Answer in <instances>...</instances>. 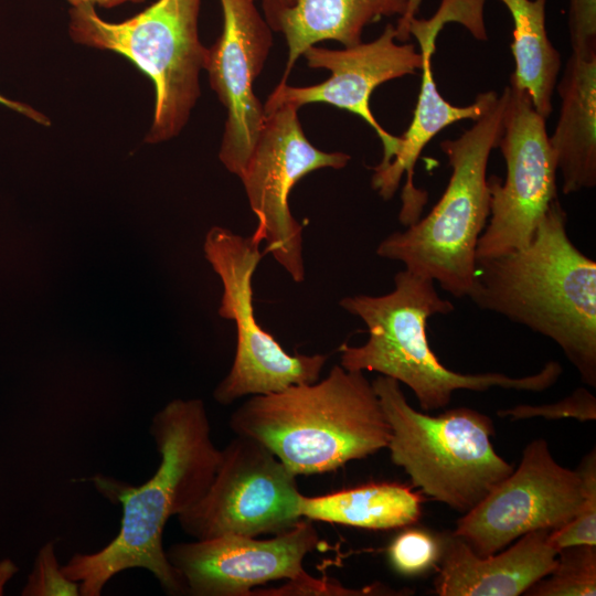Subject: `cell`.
Instances as JSON below:
<instances>
[{
	"label": "cell",
	"instance_id": "1",
	"mask_svg": "<svg viewBox=\"0 0 596 596\" xmlns=\"http://www.w3.org/2000/svg\"><path fill=\"white\" fill-rule=\"evenodd\" d=\"M150 434L160 454L153 476L139 486L111 477L91 478L98 492L123 507L118 534L102 550L76 553L62 565L79 583V595L99 596L105 585L129 568L149 571L163 590L188 594L162 545L166 523L194 505L207 491L216 472L221 449L211 438L202 400H173L151 421Z\"/></svg>",
	"mask_w": 596,
	"mask_h": 596
},
{
	"label": "cell",
	"instance_id": "2",
	"mask_svg": "<svg viewBox=\"0 0 596 596\" xmlns=\"http://www.w3.org/2000/svg\"><path fill=\"white\" fill-rule=\"evenodd\" d=\"M567 215L554 199L528 245L476 259L468 298L556 343L596 386V262L567 233Z\"/></svg>",
	"mask_w": 596,
	"mask_h": 596
},
{
	"label": "cell",
	"instance_id": "3",
	"mask_svg": "<svg viewBox=\"0 0 596 596\" xmlns=\"http://www.w3.org/2000/svg\"><path fill=\"white\" fill-rule=\"evenodd\" d=\"M295 476L336 470L387 448L391 427L362 371L334 365L321 381L253 395L231 416Z\"/></svg>",
	"mask_w": 596,
	"mask_h": 596
},
{
	"label": "cell",
	"instance_id": "4",
	"mask_svg": "<svg viewBox=\"0 0 596 596\" xmlns=\"http://www.w3.org/2000/svg\"><path fill=\"white\" fill-rule=\"evenodd\" d=\"M339 304L365 323L369 334L362 345L340 347V365L350 371L379 372L405 384L426 412L447 406L458 390L542 392L563 371L555 361L526 376L497 372L464 374L447 369L429 347L426 328L428 318L448 315L455 306L439 296L435 281L407 269L394 276V288L389 294L348 296Z\"/></svg>",
	"mask_w": 596,
	"mask_h": 596
},
{
	"label": "cell",
	"instance_id": "5",
	"mask_svg": "<svg viewBox=\"0 0 596 596\" xmlns=\"http://www.w3.org/2000/svg\"><path fill=\"white\" fill-rule=\"evenodd\" d=\"M509 93L504 87L470 129L440 143L451 168L441 198L425 217L376 248L377 256L403 263L455 298L467 297L473 283L477 243L490 216L487 167L503 131Z\"/></svg>",
	"mask_w": 596,
	"mask_h": 596
},
{
	"label": "cell",
	"instance_id": "6",
	"mask_svg": "<svg viewBox=\"0 0 596 596\" xmlns=\"http://www.w3.org/2000/svg\"><path fill=\"white\" fill-rule=\"evenodd\" d=\"M372 385L391 427V459L424 494L465 513L513 471L491 444L488 415L455 407L432 416L408 404L396 380L380 374Z\"/></svg>",
	"mask_w": 596,
	"mask_h": 596
},
{
	"label": "cell",
	"instance_id": "7",
	"mask_svg": "<svg viewBox=\"0 0 596 596\" xmlns=\"http://www.w3.org/2000/svg\"><path fill=\"white\" fill-rule=\"evenodd\" d=\"M200 4L201 0H158L119 23L99 18L92 4L70 11L74 42L121 54L151 78L156 99L149 143L178 136L200 96L199 74L207 52L198 33Z\"/></svg>",
	"mask_w": 596,
	"mask_h": 596
},
{
	"label": "cell",
	"instance_id": "8",
	"mask_svg": "<svg viewBox=\"0 0 596 596\" xmlns=\"http://www.w3.org/2000/svg\"><path fill=\"white\" fill-rule=\"evenodd\" d=\"M253 233L242 236L213 226L205 236L204 253L221 278L223 295L220 317L236 328V350L232 368L214 391L222 405L246 395L269 394L291 385L319 380L326 354H289L257 322L253 304V276L265 252Z\"/></svg>",
	"mask_w": 596,
	"mask_h": 596
},
{
	"label": "cell",
	"instance_id": "9",
	"mask_svg": "<svg viewBox=\"0 0 596 596\" xmlns=\"http://www.w3.org/2000/svg\"><path fill=\"white\" fill-rule=\"evenodd\" d=\"M298 109L292 104L264 105L260 132L238 177L257 217L254 233L265 242V254H270L295 283L305 279V265L302 225L290 211V192L308 173L341 169L350 160L347 153L316 148L302 131Z\"/></svg>",
	"mask_w": 596,
	"mask_h": 596
},
{
	"label": "cell",
	"instance_id": "10",
	"mask_svg": "<svg viewBox=\"0 0 596 596\" xmlns=\"http://www.w3.org/2000/svg\"><path fill=\"white\" fill-rule=\"evenodd\" d=\"M318 544L312 520L301 518L269 540L224 534L173 544L166 555L194 596H248L253 587L277 579L290 581L279 593L361 595L305 572L304 558Z\"/></svg>",
	"mask_w": 596,
	"mask_h": 596
},
{
	"label": "cell",
	"instance_id": "11",
	"mask_svg": "<svg viewBox=\"0 0 596 596\" xmlns=\"http://www.w3.org/2000/svg\"><path fill=\"white\" fill-rule=\"evenodd\" d=\"M296 477L256 439L236 435L225 448L207 491L177 515L195 540L224 534H278L300 519Z\"/></svg>",
	"mask_w": 596,
	"mask_h": 596
},
{
	"label": "cell",
	"instance_id": "12",
	"mask_svg": "<svg viewBox=\"0 0 596 596\" xmlns=\"http://www.w3.org/2000/svg\"><path fill=\"white\" fill-rule=\"evenodd\" d=\"M503 131L498 143L507 166L503 183L488 178L490 216L479 237L476 257L501 255L529 244L557 198L556 161L545 118L525 89L510 81Z\"/></svg>",
	"mask_w": 596,
	"mask_h": 596
},
{
	"label": "cell",
	"instance_id": "13",
	"mask_svg": "<svg viewBox=\"0 0 596 596\" xmlns=\"http://www.w3.org/2000/svg\"><path fill=\"white\" fill-rule=\"evenodd\" d=\"M584 498L578 471L561 466L546 440L524 448L517 469L464 513L453 532L472 551L498 553L535 530H555L577 512Z\"/></svg>",
	"mask_w": 596,
	"mask_h": 596
},
{
	"label": "cell",
	"instance_id": "14",
	"mask_svg": "<svg viewBox=\"0 0 596 596\" xmlns=\"http://www.w3.org/2000/svg\"><path fill=\"white\" fill-rule=\"evenodd\" d=\"M221 4L223 31L207 49L204 70L227 114L219 158L240 177L265 119L253 84L264 68L273 36L254 0H221Z\"/></svg>",
	"mask_w": 596,
	"mask_h": 596
},
{
	"label": "cell",
	"instance_id": "15",
	"mask_svg": "<svg viewBox=\"0 0 596 596\" xmlns=\"http://www.w3.org/2000/svg\"><path fill=\"white\" fill-rule=\"evenodd\" d=\"M395 26L389 23L372 42L342 50L310 46L304 52L312 68H326L330 76L322 83L295 87L280 81L265 105L292 104L300 108L310 103H324L360 116L374 129L383 145V168L394 158L401 138L387 132L370 108L373 91L385 82L412 75L422 68L423 57L414 44H397Z\"/></svg>",
	"mask_w": 596,
	"mask_h": 596
},
{
	"label": "cell",
	"instance_id": "16",
	"mask_svg": "<svg viewBox=\"0 0 596 596\" xmlns=\"http://www.w3.org/2000/svg\"><path fill=\"white\" fill-rule=\"evenodd\" d=\"M551 530L529 532L499 554L480 556L459 536L441 540L434 590L439 596H518L546 576L557 557Z\"/></svg>",
	"mask_w": 596,
	"mask_h": 596
},
{
	"label": "cell",
	"instance_id": "17",
	"mask_svg": "<svg viewBox=\"0 0 596 596\" xmlns=\"http://www.w3.org/2000/svg\"><path fill=\"white\" fill-rule=\"evenodd\" d=\"M422 84L414 116L408 129L401 136V143L392 161L383 168H373V189L384 199L395 194L402 178L406 181L402 190V207L398 220L409 226L421 219L427 202V193L414 184V168L426 145L447 126L465 120L480 118L498 98L494 91L477 95L468 106H454L438 92L432 68L435 43L421 42Z\"/></svg>",
	"mask_w": 596,
	"mask_h": 596
},
{
	"label": "cell",
	"instance_id": "18",
	"mask_svg": "<svg viewBox=\"0 0 596 596\" xmlns=\"http://www.w3.org/2000/svg\"><path fill=\"white\" fill-rule=\"evenodd\" d=\"M408 0H297L291 7L264 2L266 22L281 32L288 46L283 77L286 82L296 61L316 43L327 40L344 47L361 43L366 25L383 17H402Z\"/></svg>",
	"mask_w": 596,
	"mask_h": 596
},
{
	"label": "cell",
	"instance_id": "19",
	"mask_svg": "<svg viewBox=\"0 0 596 596\" xmlns=\"http://www.w3.org/2000/svg\"><path fill=\"white\" fill-rule=\"evenodd\" d=\"M557 91L561 110L550 145L562 191L571 194L596 185V56L572 54Z\"/></svg>",
	"mask_w": 596,
	"mask_h": 596
},
{
	"label": "cell",
	"instance_id": "20",
	"mask_svg": "<svg viewBox=\"0 0 596 596\" xmlns=\"http://www.w3.org/2000/svg\"><path fill=\"white\" fill-rule=\"evenodd\" d=\"M422 502L407 486L372 482L320 497L300 494L299 514L312 521L389 530L416 523Z\"/></svg>",
	"mask_w": 596,
	"mask_h": 596
},
{
	"label": "cell",
	"instance_id": "21",
	"mask_svg": "<svg viewBox=\"0 0 596 596\" xmlns=\"http://www.w3.org/2000/svg\"><path fill=\"white\" fill-rule=\"evenodd\" d=\"M500 1L513 20L511 51L515 70L510 81L528 92L535 110L547 119L552 113L561 56L546 33V0Z\"/></svg>",
	"mask_w": 596,
	"mask_h": 596
},
{
	"label": "cell",
	"instance_id": "22",
	"mask_svg": "<svg viewBox=\"0 0 596 596\" xmlns=\"http://www.w3.org/2000/svg\"><path fill=\"white\" fill-rule=\"evenodd\" d=\"M596 594V547L572 545L557 552L553 570L534 583L526 596H594Z\"/></svg>",
	"mask_w": 596,
	"mask_h": 596
},
{
	"label": "cell",
	"instance_id": "23",
	"mask_svg": "<svg viewBox=\"0 0 596 596\" xmlns=\"http://www.w3.org/2000/svg\"><path fill=\"white\" fill-rule=\"evenodd\" d=\"M584 498L575 515L563 526L551 530L550 544L557 551L572 545L596 546V451L593 449L576 469Z\"/></svg>",
	"mask_w": 596,
	"mask_h": 596
},
{
	"label": "cell",
	"instance_id": "24",
	"mask_svg": "<svg viewBox=\"0 0 596 596\" xmlns=\"http://www.w3.org/2000/svg\"><path fill=\"white\" fill-rule=\"evenodd\" d=\"M440 552V539L423 529H407L392 541L389 558L396 572L414 576L435 566Z\"/></svg>",
	"mask_w": 596,
	"mask_h": 596
},
{
	"label": "cell",
	"instance_id": "25",
	"mask_svg": "<svg viewBox=\"0 0 596 596\" xmlns=\"http://www.w3.org/2000/svg\"><path fill=\"white\" fill-rule=\"evenodd\" d=\"M23 596H78L79 583L68 578L55 555L54 542L44 544L35 558Z\"/></svg>",
	"mask_w": 596,
	"mask_h": 596
},
{
	"label": "cell",
	"instance_id": "26",
	"mask_svg": "<svg viewBox=\"0 0 596 596\" xmlns=\"http://www.w3.org/2000/svg\"><path fill=\"white\" fill-rule=\"evenodd\" d=\"M501 417H510L513 421L533 417L547 419L576 418L581 422L596 418V398L586 389L578 387L570 396L557 403L547 405H518L512 408L498 412Z\"/></svg>",
	"mask_w": 596,
	"mask_h": 596
},
{
	"label": "cell",
	"instance_id": "27",
	"mask_svg": "<svg viewBox=\"0 0 596 596\" xmlns=\"http://www.w3.org/2000/svg\"><path fill=\"white\" fill-rule=\"evenodd\" d=\"M568 28L572 54L596 56V0H570Z\"/></svg>",
	"mask_w": 596,
	"mask_h": 596
},
{
	"label": "cell",
	"instance_id": "28",
	"mask_svg": "<svg viewBox=\"0 0 596 596\" xmlns=\"http://www.w3.org/2000/svg\"><path fill=\"white\" fill-rule=\"evenodd\" d=\"M423 0H408L405 13L400 17L395 26L396 40L404 42L409 40V24L414 18Z\"/></svg>",
	"mask_w": 596,
	"mask_h": 596
},
{
	"label": "cell",
	"instance_id": "29",
	"mask_svg": "<svg viewBox=\"0 0 596 596\" xmlns=\"http://www.w3.org/2000/svg\"><path fill=\"white\" fill-rule=\"evenodd\" d=\"M0 104L9 107L10 109L19 113V114H22L24 116H26L28 118L41 124V125H50V120L47 119V117H45L44 115H42L40 111L33 109L32 107L25 105V104H22V103H19V102H14V100H11L2 95H0Z\"/></svg>",
	"mask_w": 596,
	"mask_h": 596
},
{
	"label": "cell",
	"instance_id": "30",
	"mask_svg": "<svg viewBox=\"0 0 596 596\" xmlns=\"http://www.w3.org/2000/svg\"><path fill=\"white\" fill-rule=\"evenodd\" d=\"M18 566L10 558L0 561V596L3 595L6 584L17 574Z\"/></svg>",
	"mask_w": 596,
	"mask_h": 596
},
{
	"label": "cell",
	"instance_id": "31",
	"mask_svg": "<svg viewBox=\"0 0 596 596\" xmlns=\"http://www.w3.org/2000/svg\"><path fill=\"white\" fill-rule=\"evenodd\" d=\"M72 7H77L82 4H92V6H100L105 8H113L119 4H123L125 2H141L143 0H67Z\"/></svg>",
	"mask_w": 596,
	"mask_h": 596
},
{
	"label": "cell",
	"instance_id": "32",
	"mask_svg": "<svg viewBox=\"0 0 596 596\" xmlns=\"http://www.w3.org/2000/svg\"><path fill=\"white\" fill-rule=\"evenodd\" d=\"M297 0H264L265 3H270L280 7H291Z\"/></svg>",
	"mask_w": 596,
	"mask_h": 596
}]
</instances>
